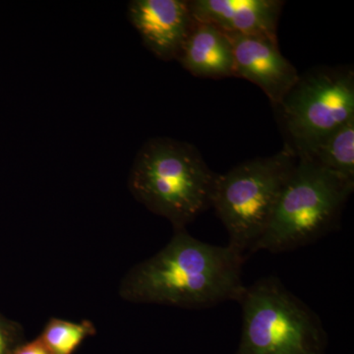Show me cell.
Instances as JSON below:
<instances>
[{
	"label": "cell",
	"mask_w": 354,
	"mask_h": 354,
	"mask_svg": "<svg viewBox=\"0 0 354 354\" xmlns=\"http://www.w3.org/2000/svg\"><path fill=\"white\" fill-rule=\"evenodd\" d=\"M353 189V183L297 157L271 221L250 252H286L325 236L335 230Z\"/></svg>",
	"instance_id": "3957f363"
},
{
	"label": "cell",
	"mask_w": 354,
	"mask_h": 354,
	"mask_svg": "<svg viewBox=\"0 0 354 354\" xmlns=\"http://www.w3.org/2000/svg\"><path fill=\"white\" fill-rule=\"evenodd\" d=\"M13 354H51L50 349L39 337L31 342H24L14 351Z\"/></svg>",
	"instance_id": "5bb4252c"
},
{
	"label": "cell",
	"mask_w": 354,
	"mask_h": 354,
	"mask_svg": "<svg viewBox=\"0 0 354 354\" xmlns=\"http://www.w3.org/2000/svg\"><path fill=\"white\" fill-rule=\"evenodd\" d=\"M304 157L354 183V116L321 140Z\"/></svg>",
	"instance_id": "8fae6325"
},
{
	"label": "cell",
	"mask_w": 354,
	"mask_h": 354,
	"mask_svg": "<svg viewBox=\"0 0 354 354\" xmlns=\"http://www.w3.org/2000/svg\"><path fill=\"white\" fill-rule=\"evenodd\" d=\"M95 333L97 330L91 321L75 323L51 318L39 337L51 354H73L86 339Z\"/></svg>",
	"instance_id": "7c38bea8"
},
{
	"label": "cell",
	"mask_w": 354,
	"mask_h": 354,
	"mask_svg": "<svg viewBox=\"0 0 354 354\" xmlns=\"http://www.w3.org/2000/svg\"><path fill=\"white\" fill-rule=\"evenodd\" d=\"M177 60L192 75L201 78L234 76L232 41L227 34L208 23L195 20Z\"/></svg>",
	"instance_id": "30bf717a"
},
{
	"label": "cell",
	"mask_w": 354,
	"mask_h": 354,
	"mask_svg": "<svg viewBox=\"0 0 354 354\" xmlns=\"http://www.w3.org/2000/svg\"><path fill=\"white\" fill-rule=\"evenodd\" d=\"M24 342V330L19 324L0 313V354H13Z\"/></svg>",
	"instance_id": "4fadbf2b"
},
{
	"label": "cell",
	"mask_w": 354,
	"mask_h": 354,
	"mask_svg": "<svg viewBox=\"0 0 354 354\" xmlns=\"http://www.w3.org/2000/svg\"><path fill=\"white\" fill-rule=\"evenodd\" d=\"M285 2L279 0H193V17L215 26L227 36L267 35L277 37Z\"/></svg>",
	"instance_id": "9c48e42d"
},
{
	"label": "cell",
	"mask_w": 354,
	"mask_h": 354,
	"mask_svg": "<svg viewBox=\"0 0 354 354\" xmlns=\"http://www.w3.org/2000/svg\"><path fill=\"white\" fill-rule=\"evenodd\" d=\"M127 14L144 46L164 62L177 60L195 23L186 0H132Z\"/></svg>",
	"instance_id": "52a82bcc"
},
{
	"label": "cell",
	"mask_w": 354,
	"mask_h": 354,
	"mask_svg": "<svg viewBox=\"0 0 354 354\" xmlns=\"http://www.w3.org/2000/svg\"><path fill=\"white\" fill-rule=\"evenodd\" d=\"M216 174L187 142L156 137L140 148L128 188L149 211L183 230L211 207Z\"/></svg>",
	"instance_id": "7a4b0ae2"
},
{
	"label": "cell",
	"mask_w": 354,
	"mask_h": 354,
	"mask_svg": "<svg viewBox=\"0 0 354 354\" xmlns=\"http://www.w3.org/2000/svg\"><path fill=\"white\" fill-rule=\"evenodd\" d=\"M297 160L295 153L283 147L271 157L246 160L216 174L211 207L227 230L228 246L242 254L252 250L271 221Z\"/></svg>",
	"instance_id": "5b68a950"
},
{
	"label": "cell",
	"mask_w": 354,
	"mask_h": 354,
	"mask_svg": "<svg viewBox=\"0 0 354 354\" xmlns=\"http://www.w3.org/2000/svg\"><path fill=\"white\" fill-rule=\"evenodd\" d=\"M239 304L242 332L235 354H325L320 318L276 277L246 286Z\"/></svg>",
	"instance_id": "277c9868"
},
{
	"label": "cell",
	"mask_w": 354,
	"mask_h": 354,
	"mask_svg": "<svg viewBox=\"0 0 354 354\" xmlns=\"http://www.w3.org/2000/svg\"><path fill=\"white\" fill-rule=\"evenodd\" d=\"M274 109L285 147L297 157L309 155L321 140L353 118V69L324 67L299 75Z\"/></svg>",
	"instance_id": "8992f818"
},
{
	"label": "cell",
	"mask_w": 354,
	"mask_h": 354,
	"mask_svg": "<svg viewBox=\"0 0 354 354\" xmlns=\"http://www.w3.org/2000/svg\"><path fill=\"white\" fill-rule=\"evenodd\" d=\"M234 48V76L250 81L277 106L297 83L299 74L279 50L277 37L228 36Z\"/></svg>",
	"instance_id": "ba28073f"
},
{
	"label": "cell",
	"mask_w": 354,
	"mask_h": 354,
	"mask_svg": "<svg viewBox=\"0 0 354 354\" xmlns=\"http://www.w3.org/2000/svg\"><path fill=\"white\" fill-rule=\"evenodd\" d=\"M243 254L174 230L153 257L134 266L121 281L120 295L133 304L203 309L241 299Z\"/></svg>",
	"instance_id": "6da1fadb"
}]
</instances>
